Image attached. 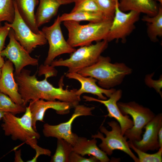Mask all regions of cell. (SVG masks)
<instances>
[{
    "instance_id": "cell-36",
    "label": "cell",
    "mask_w": 162,
    "mask_h": 162,
    "mask_svg": "<svg viewBox=\"0 0 162 162\" xmlns=\"http://www.w3.org/2000/svg\"><path fill=\"white\" fill-rule=\"evenodd\" d=\"M5 112H4L0 111V120L2 119Z\"/></svg>"
},
{
    "instance_id": "cell-30",
    "label": "cell",
    "mask_w": 162,
    "mask_h": 162,
    "mask_svg": "<svg viewBox=\"0 0 162 162\" xmlns=\"http://www.w3.org/2000/svg\"><path fill=\"white\" fill-rule=\"evenodd\" d=\"M154 74V73H153L146 75L144 79L145 82L148 86L154 88L162 98V93L161 91L162 87V76H160L159 80H154L152 78Z\"/></svg>"
},
{
    "instance_id": "cell-19",
    "label": "cell",
    "mask_w": 162,
    "mask_h": 162,
    "mask_svg": "<svg viewBox=\"0 0 162 162\" xmlns=\"http://www.w3.org/2000/svg\"><path fill=\"white\" fill-rule=\"evenodd\" d=\"M93 138L89 140L78 136L73 146V151L83 156L86 154L93 156L100 162H109L110 159L107 155L97 146L96 139Z\"/></svg>"
},
{
    "instance_id": "cell-11",
    "label": "cell",
    "mask_w": 162,
    "mask_h": 162,
    "mask_svg": "<svg viewBox=\"0 0 162 162\" xmlns=\"http://www.w3.org/2000/svg\"><path fill=\"white\" fill-rule=\"evenodd\" d=\"M118 0L116 2L114 16L106 40L108 42L120 39L125 42L126 37L135 28V24L139 20L140 14L134 11L125 13L118 7Z\"/></svg>"
},
{
    "instance_id": "cell-34",
    "label": "cell",
    "mask_w": 162,
    "mask_h": 162,
    "mask_svg": "<svg viewBox=\"0 0 162 162\" xmlns=\"http://www.w3.org/2000/svg\"><path fill=\"white\" fill-rule=\"evenodd\" d=\"M158 140L160 148H162V127L159 129L158 133Z\"/></svg>"
},
{
    "instance_id": "cell-10",
    "label": "cell",
    "mask_w": 162,
    "mask_h": 162,
    "mask_svg": "<svg viewBox=\"0 0 162 162\" xmlns=\"http://www.w3.org/2000/svg\"><path fill=\"white\" fill-rule=\"evenodd\" d=\"M15 15L13 22H6L5 25L12 28L15 39L29 53L38 46L45 45L47 41L42 32H34L24 21L20 15L14 0Z\"/></svg>"
},
{
    "instance_id": "cell-22",
    "label": "cell",
    "mask_w": 162,
    "mask_h": 162,
    "mask_svg": "<svg viewBox=\"0 0 162 162\" xmlns=\"http://www.w3.org/2000/svg\"><path fill=\"white\" fill-rule=\"evenodd\" d=\"M146 23L147 32L150 40L153 42L158 40V37L162 36V8L160 6L158 13L153 16H144L142 18Z\"/></svg>"
},
{
    "instance_id": "cell-12",
    "label": "cell",
    "mask_w": 162,
    "mask_h": 162,
    "mask_svg": "<svg viewBox=\"0 0 162 162\" xmlns=\"http://www.w3.org/2000/svg\"><path fill=\"white\" fill-rule=\"evenodd\" d=\"M9 42L6 47L0 53L5 57L14 64V74H20L26 66H37L38 59L32 57L28 52L15 39L13 30L10 28L8 34Z\"/></svg>"
},
{
    "instance_id": "cell-6",
    "label": "cell",
    "mask_w": 162,
    "mask_h": 162,
    "mask_svg": "<svg viewBox=\"0 0 162 162\" xmlns=\"http://www.w3.org/2000/svg\"><path fill=\"white\" fill-rule=\"evenodd\" d=\"M112 130H108L105 127L101 125L100 132L92 135V138H98L101 140L99 145L100 149L107 155H110L115 150L124 152L130 157L135 162H139V159L130 150L127 141V138L122 134L121 127L118 122L112 121L107 123Z\"/></svg>"
},
{
    "instance_id": "cell-17",
    "label": "cell",
    "mask_w": 162,
    "mask_h": 162,
    "mask_svg": "<svg viewBox=\"0 0 162 162\" xmlns=\"http://www.w3.org/2000/svg\"><path fill=\"white\" fill-rule=\"evenodd\" d=\"M65 75L68 79H74L80 82L81 87L76 91V95L80 97L82 94L88 93L97 96L98 99L106 100L107 98L104 94L109 98L116 90L114 88H102L97 85L96 83L97 81L95 78L91 76H82L77 72H67Z\"/></svg>"
},
{
    "instance_id": "cell-3",
    "label": "cell",
    "mask_w": 162,
    "mask_h": 162,
    "mask_svg": "<svg viewBox=\"0 0 162 162\" xmlns=\"http://www.w3.org/2000/svg\"><path fill=\"white\" fill-rule=\"evenodd\" d=\"M112 19L107 18L86 25L72 21H64V25L68 32L67 41L75 48L90 45L93 41L106 40Z\"/></svg>"
},
{
    "instance_id": "cell-20",
    "label": "cell",
    "mask_w": 162,
    "mask_h": 162,
    "mask_svg": "<svg viewBox=\"0 0 162 162\" xmlns=\"http://www.w3.org/2000/svg\"><path fill=\"white\" fill-rule=\"evenodd\" d=\"M118 7L124 12L134 11L149 16L156 15L159 8L154 0H120Z\"/></svg>"
},
{
    "instance_id": "cell-27",
    "label": "cell",
    "mask_w": 162,
    "mask_h": 162,
    "mask_svg": "<svg viewBox=\"0 0 162 162\" xmlns=\"http://www.w3.org/2000/svg\"><path fill=\"white\" fill-rule=\"evenodd\" d=\"M129 147L137 154L139 162H161L162 161V148H160L157 152L150 154L138 149L136 147L132 142L127 141Z\"/></svg>"
},
{
    "instance_id": "cell-16",
    "label": "cell",
    "mask_w": 162,
    "mask_h": 162,
    "mask_svg": "<svg viewBox=\"0 0 162 162\" xmlns=\"http://www.w3.org/2000/svg\"><path fill=\"white\" fill-rule=\"evenodd\" d=\"M13 63L6 61L2 70L0 78V92L8 96L15 103L23 105V100L19 92L18 86L14 76Z\"/></svg>"
},
{
    "instance_id": "cell-29",
    "label": "cell",
    "mask_w": 162,
    "mask_h": 162,
    "mask_svg": "<svg viewBox=\"0 0 162 162\" xmlns=\"http://www.w3.org/2000/svg\"><path fill=\"white\" fill-rule=\"evenodd\" d=\"M104 15L107 18L113 19L118 0H94Z\"/></svg>"
},
{
    "instance_id": "cell-14",
    "label": "cell",
    "mask_w": 162,
    "mask_h": 162,
    "mask_svg": "<svg viewBox=\"0 0 162 162\" xmlns=\"http://www.w3.org/2000/svg\"><path fill=\"white\" fill-rule=\"evenodd\" d=\"M29 102L28 106L32 114V125L36 131H37V122H43L45 113L48 109H53L58 114L63 115L69 113L70 110L74 108L71 104L58 100L50 101L38 99Z\"/></svg>"
},
{
    "instance_id": "cell-2",
    "label": "cell",
    "mask_w": 162,
    "mask_h": 162,
    "mask_svg": "<svg viewBox=\"0 0 162 162\" xmlns=\"http://www.w3.org/2000/svg\"><path fill=\"white\" fill-rule=\"evenodd\" d=\"M132 72V69L124 63H112L109 57L101 56L95 63L77 73L84 76L93 77L99 86L110 89L121 84L125 77Z\"/></svg>"
},
{
    "instance_id": "cell-28",
    "label": "cell",
    "mask_w": 162,
    "mask_h": 162,
    "mask_svg": "<svg viewBox=\"0 0 162 162\" xmlns=\"http://www.w3.org/2000/svg\"><path fill=\"white\" fill-rule=\"evenodd\" d=\"M74 6L70 12L88 11L104 15L94 0H74Z\"/></svg>"
},
{
    "instance_id": "cell-33",
    "label": "cell",
    "mask_w": 162,
    "mask_h": 162,
    "mask_svg": "<svg viewBox=\"0 0 162 162\" xmlns=\"http://www.w3.org/2000/svg\"><path fill=\"white\" fill-rule=\"evenodd\" d=\"M21 150L15 151V162H22L21 157Z\"/></svg>"
},
{
    "instance_id": "cell-5",
    "label": "cell",
    "mask_w": 162,
    "mask_h": 162,
    "mask_svg": "<svg viewBox=\"0 0 162 162\" xmlns=\"http://www.w3.org/2000/svg\"><path fill=\"white\" fill-rule=\"evenodd\" d=\"M108 41L103 40L94 44L80 46L70 54V57L54 60L50 66H63L68 68V72H77L80 70L90 66L98 60L101 54L106 49Z\"/></svg>"
},
{
    "instance_id": "cell-35",
    "label": "cell",
    "mask_w": 162,
    "mask_h": 162,
    "mask_svg": "<svg viewBox=\"0 0 162 162\" xmlns=\"http://www.w3.org/2000/svg\"><path fill=\"white\" fill-rule=\"evenodd\" d=\"M5 62L3 57L0 53V78L2 74V68Z\"/></svg>"
},
{
    "instance_id": "cell-18",
    "label": "cell",
    "mask_w": 162,
    "mask_h": 162,
    "mask_svg": "<svg viewBox=\"0 0 162 162\" xmlns=\"http://www.w3.org/2000/svg\"><path fill=\"white\" fill-rule=\"evenodd\" d=\"M74 0H39L35 14L36 25L39 28L49 22L57 14L62 5L74 3Z\"/></svg>"
},
{
    "instance_id": "cell-4",
    "label": "cell",
    "mask_w": 162,
    "mask_h": 162,
    "mask_svg": "<svg viewBox=\"0 0 162 162\" xmlns=\"http://www.w3.org/2000/svg\"><path fill=\"white\" fill-rule=\"evenodd\" d=\"M2 120L1 127L5 136H10L13 140H19L26 143L34 150L36 153L43 151V148L38 145L37 140L40 136L33 127L32 114L28 106L26 107V111L22 117H17L5 112Z\"/></svg>"
},
{
    "instance_id": "cell-8",
    "label": "cell",
    "mask_w": 162,
    "mask_h": 162,
    "mask_svg": "<svg viewBox=\"0 0 162 162\" xmlns=\"http://www.w3.org/2000/svg\"><path fill=\"white\" fill-rule=\"evenodd\" d=\"M58 15L53 23L49 26H44L41 29L49 44L47 56L44 62V66H50L57 56L65 53L71 54L76 49L71 47L64 37Z\"/></svg>"
},
{
    "instance_id": "cell-25",
    "label": "cell",
    "mask_w": 162,
    "mask_h": 162,
    "mask_svg": "<svg viewBox=\"0 0 162 162\" xmlns=\"http://www.w3.org/2000/svg\"><path fill=\"white\" fill-rule=\"evenodd\" d=\"M26 106L14 102L7 95L0 92V111L14 115L25 112Z\"/></svg>"
},
{
    "instance_id": "cell-32",
    "label": "cell",
    "mask_w": 162,
    "mask_h": 162,
    "mask_svg": "<svg viewBox=\"0 0 162 162\" xmlns=\"http://www.w3.org/2000/svg\"><path fill=\"white\" fill-rule=\"evenodd\" d=\"M10 28L5 25L0 28V53L4 47L5 40Z\"/></svg>"
},
{
    "instance_id": "cell-23",
    "label": "cell",
    "mask_w": 162,
    "mask_h": 162,
    "mask_svg": "<svg viewBox=\"0 0 162 162\" xmlns=\"http://www.w3.org/2000/svg\"><path fill=\"white\" fill-rule=\"evenodd\" d=\"M106 19L107 18L101 14L84 11L65 13L61 16L59 15V20L61 22L67 21L78 22L82 21H88L89 22H95Z\"/></svg>"
},
{
    "instance_id": "cell-26",
    "label": "cell",
    "mask_w": 162,
    "mask_h": 162,
    "mask_svg": "<svg viewBox=\"0 0 162 162\" xmlns=\"http://www.w3.org/2000/svg\"><path fill=\"white\" fill-rule=\"evenodd\" d=\"M15 15L14 0H0V22L6 21L12 23Z\"/></svg>"
},
{
    "instance_id": "cell-1",
    "label": "cell",
    "mask_w": 162,
    "mask_h": 162,
    "mask_svg": "<svg viewBox=\"0 0 162 162\" xmlns=\"http://www.w3.org/2000/svg\"><path fill=\"white\" fill-rule=\"evenodd\" d=\"M30 73V70L23 68L20 74H14L19 92L23 100V105L26 106L30 101L38 99L50 101L57 100L71 104L74 107L79 104L81 98L76 94L77 89H64L63 78L58 88L54 87L48 82V78L56 74L54 67L44 65L40 66L39 74L45 75V78L42 80H38L35 74L31 75Z\"/></svg>"
},
{
    "instance_id": "cell-21",
    "label": "cell",
    "mask_w": 162,
    "mask_h": 162,
    "mask_svg": "<svg viewBox=\"0 0 162 162\" xmlns=\"http://www.w3.org/2000/svg\"><path fill=\"white\" fill-rule=\"evenodd\" d=\"M19 13L22 19L34 33L42 32L37 27L35 18L34 10L38 3V0H14Z\"/></svg>"
},
{
    "instance_id": "cell-15",
    "label": "cell",
    "mask_w": 162,
    "mask_h": 162,
    "mask_svg": "<svg viewBox=\"0 0 162 162\" xmlns=\"http://www.w3.org/2000/svg\"><path fill=\"white\" fill-rule=\"evenodd\" d=\"M162 127V114L160 113L155 115L144 126L145 131L140 140L131 142L136 147L144 152L158 150L160 146L158 134Z\"/></svg>"
},
{
    "instance_id": "cell-31",
    "label": "cell",
    "mask_w": 162,
    "mask_h": 162,
    "mask_svg": "<svg viewBox=\"0 0 162 162\" xmlns=\"http://www.w3.org/2000/svg\"><path fill=\"white\" fill-rule=\"evenodd\" d=\"M99 160L94 157L91 156L89 158L83 156L73 151L70 153L69 157V162H97Z\"/></svg>"
},
{
    "instance_id": "cell-37",
    "label": "cell",
    "mask_w": 162,
    "mask_h": 162,
    "mask_svg": "<svg viewBox=\"0 0 162 162\" xmlns=\"http://www.w3.org/2000/svg\"><path fill=\"white\" fill-rule=\"evenodd\" d=\"M155 1L158 2L160 4L162 5V0H154Z\"/></svg>"
},
{
    "instance_id": "cell-13",
    "label": "cell",
    "mask_w": 162,
    "mask_h": 162,
    "mask_svg": "<svg viewBox=\"0 0 162 162\" xmlns=\"http://www.w3.org/2000/svg\"><path fill=\"white\" fill-rule=\"evenodd\" d=\"M122 94V90L118 89L113 93L107 100H102L86 95L82 97L86 101H96L103 104L108 112L106 116L114 118L117 121L121 127L122 134L124 135L125 131L132 128L134 124L128 115H124L121 113L117 106V103L121 98Z\"/></svg>"
},
{
    "instance_id": "cell-7",
    "label": "cell",
    "mask_w": 162,
    "mask_h": 162,
    "mask_svg": "<svg viewBox=\"0 0 162 162\" xmlns=\"http://www.w3.org/2000/svg\"><path fill=\"white\" fill-rule=\"evenodd\" d=\"M117 105L123 115H129L133 118V126L125 131L124 136L131 142L140 141L142 138L143 128L154 117L155 114L149 108L135 101L118 102Z\"/></svg>"
},
{
    "instance_id": "cell-9",
    "label": "cell",
    "mask_w": 162,
    "mask_h": 162,
    "mask_svg": "<svg viewBox=\"0 0 162 162\" xmlns=\"http://www.w3.org/2000/svg\"><path fill=\"white\" fill-rule=\"evenodd\" d=\"M74 108L73 113L67 122L56 125H51L47 123L45 124L43 129L44 136L47 137L63 139L74 146L78 136L72 131L73 122L76 118L80 116H92V111L95 107H87L79 104Z\"/></svg>"
},
{
    "instance_id": "cell-24",
    "label": "cell",
    "mask_w": 162,
    "mask_h": 162,
    "mask_svg": "<svg viewBox=\"0 0 162 162\" xmlns=\"http://www.w3.org/2000/svg\"><path fill=\"white\" fill-rule=\"evenodd\" d=\"M73 146L62 139H57L56 152L52 157L51 162H69V157L73 151Z\"/></svg>"
},
{
    "instance_id": "cell-38",
    "label": "cell",
    "mask_w": 162,
    "mask_h": 162,
    "mask_svg": "<svg viewBox=\"0 0 162 162\" xmlns=\"http://www.w3.org/2000/svg\"><path fill=\"white\" fill-rule=\"evenodd\" d=\"M2 27L1 22H0V28Z\"/></svg>"
}]
</instances>
